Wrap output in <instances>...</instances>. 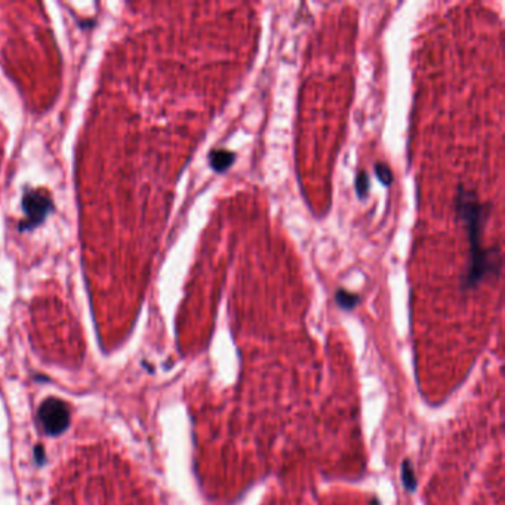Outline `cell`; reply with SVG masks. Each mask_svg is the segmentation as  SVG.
Wrapping results in <instances>:
<instances>
[{
    "instance_id": "5",
    "label": "cell",
    "mask_w": 505,
    "mask_h": 505,
    "mask_svg": "<svg viewBox=\"0 0 505 505\" xmlns=\"http://www.w3.org/2000/svg\"><path fill=\"white\" fill-rule=\"evenodd\" d=\"M335 300H336V304H338L343 310H345V312H350V310L356 308L360 304V296L357 293H352L345 289L336 291Z\"/></svg>"
},
{
    "instance_id": "9",
    "label": "cell",
    "mask_w": 505,
    "mask_h": 505,
    "mask_svg": "<svg viewBox=\"0 0 505 505\" xmlns=\"http://www.w3.org/2000/svg\"><path fill=\"white\" fill-rule=\"evenodd\" d=\"M34 453H36V459H37L39 462H42V461H43V457H45L43 448H42V446H37L36 450H34Z\"/></svg>"
},
{
    "instance_id": "2",
    "label": "cell",
    "mask_w": 505,
    "mask_h": 505,
    "mask_svg": "<svg viewBox=\"0 0 505 505\" xmlns=\"http://www.w3.org/2000/svg\"><path fill=\"white\" fill-rule=\"evenodd\" d=\"M21 208L24 219L18 224V231L27 233L46 221V218L54 211V200L48 190L27 187L22 193Z\"/></svg>"
},
{
    "instance_id": "7",
    "label": "cell",
    "mask_w": 505,
    "mask_h": 505,
    "mask_svg": "<svg viewBox=\"0 0 505 505\" xmlns=\"http://www.w3.org/2000/svg\"><path fill=\"white\" fill-rule=\"evenodd\" d=\"M369 190H371V179H369V175L364 171L360 172L356 178V193L360 200H365L368 198L369 194Z\"/></svg>"
},
{
    "instance_id": "3",
    "label": "cell",
    "mask_w": 505,
    "mask_h": 505,
    "mask_svg": "<svg viewBox=\"0 0 505 505\" xmlns=\"http://www.w3.org/2000/svg\"><path fill=\"white\" fill-rule=\"evenodd\" d=\"M71 412L66 401L58 397L45 399L37 409V422L46 436L57 437L70 427Z\"/></svg>"
},
{
    "instance_id": "6",
    "label": "cell",
    "mask_w": 505,
    "mask_h": 505,
    "mask_svg": "<svg viewBox=\"0 0 505 505\" xmlns=\"http://www.w3.org/2000/svg\"><path fill=\"white\" fill-rule=\"evenodd\" d=\"M401 480L408 492H415L417 489V476L412 469L410 461H405L401 464Z\"/></svg>"
},
{
    "instance_id": "4",
    "label": "cell",
    "mask_w": 505,
    "mask_h": 505,
    "mask_svg": "<svg viewBox=\"0 0 505 505\" xmlns=\"http://www.w3.org/2000/svg\"><path fill=\"white\" fill-rule=\"evenodd\" d=\"M236 160V154L230 150H212L209 153V165L215 172H226Z\"/></svg>"
},
{
    "instance_id": "1",
    "label": "cell",
    "mask_w": 505,
    "mask_h": 505,
    "mask_svg": "<svg viewBox=\"0 0 505 505\" xmlns=\"http://www.w3.org/2000/svg\"><path fill=\"white\" fill-rule=\"evenodd\" d=\"M489 206L480 202L474 190L459 186L455 198V212L459 223L467 231L470 242V261L462 279L464 289H474L487 276L498 275L501 255L498 248H483V228L489 216Z\"/></svg>"
},
{
    "instance_id": "8",
    "label": "cell",
    "mask_w": 505,
    "mask_h": 505,
    "mask_svg": "<svg viewBox=\"0 0 505 505\" xmlns=\"http://www.w3.org/2000/svg\"><path fill=\"white\" fill-rule=\"evenodd\" d=\"M375 175H377V178L384 186H390L393 183V172L385 163L380 162L375 165Z\"/></svg>"
}]
</instances>
